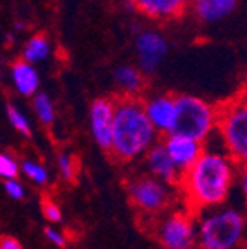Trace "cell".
<instances>
[{
  "instance_id": "8992f818",
  "label": "cell",
  "mask_w": 247,
  "mask_h": 249,
  "mask_svg": "<svg viewBox=\"0 0 247 249\" xmlns=\"http://www.w3.org/2000/svg\"><path fill=\"white\" fill-rule=\"evenodd\" d=\"M128 194H130L131 202L139 210L149 214H156L166 210L171 202V191L168 189V185L152 177L131 180L128 185Z\"/></svg>"
},
{
  "instance_id": "603a6c76",
  "label": "cell",
  "mask_w": 247,
  "mask_h": 249,
  "mask_svg": "<svg viewBox=\"0 0 247 249\" xmlns=\"http://www.w3.org/2000/svg\"><path fill=\"white\" fill-rule=\"evenodd\" d=\"M59 170H61V175L64 177L68 182H73L74 180V161L71 156L68 154H59Z\"/></svg>"
},
{
  "instance_id": "52a82bcc",
  "label": "cell",
  "mask_w": 247,
  "mask_h": 249,
  "mask_svg": "<svg viewBox=\"0 0 247 249\" xmlns=\"http://www.w3.org/2000/svg\"><path fill=\"white\" fill-rule=\"evenodd\" d=\"M158 239L164 249H194L197 232L192 218L183 213L170 214L159 225Z\"/></svg>"
},
{
  "instance_id": "4316f807",
  "label": "cell",
  "mask_w": 247,
  "mask_h": 249,
  "mask_svg": "<svg viewBox=\"0 0 247 249\" xmlns=\"http://www.w3.org/2000/svg\"><path fill=\"white\" fill-rule=\"evenodd\" d=\"M242 191H244V194H247V178H246V175H242Z\"/></svg>"
},
{
  "instance_id": "5bb4252c",
  "label": "cell",
  "mask_w": 247,
  "mask_h": 249,
  "mask_svg": "<svg viewBox=\"0 0 247 249\" xmlns=\"http://www.w3.org/2000/svg\"><path fill=\"white\" fill-rule=\"evenodd\" d=\"M190 5L202 23H218L235 11L239 0H190Z\"/></svg>"
},
{
  "instance_id": "ba28073f",
  "label": "cell",
  "mask_w": 247,
  "mask_h": 249,
  "mask_svg": "<svg viewBox=\"0 0 247 249\" xmlns=\"http://www.w3.org/2000/svg\"><path fill=\"white\" fill-rule=\"evenodd\" d=\"M168 54L164 36L156 31H142L137 36V55L142 74H152Z\"/></svg>"
},
{
  "instance_id": "d6986e66",
  "label": "cell",
  "mask_w": 247,
  "mask_h": 249,
  "mask_svg": "<svg viewBox=\"0 0 247 249\" xmlns=\"http://www.w3.org/2000/svg\"><path fill=\"white\" fill-rule=\"evenodd\" d=\"M21 170H23V173L28 178H31L35 183H38V185H45V183L49 182V173H47V170L42 164L35 163V161H30V160L23 161Z\"/></svg>"
},
{
  "instance_id": "7402d4cb",
  "label": "cell",
  "mask_w": 247,
  "mask_h": 249,
  "mask_svg": "<svg viewBox=\"0 0 247 249\" xmlns=\"http://www.w3.org/2000/svg\"><path fill=\"white\" fill-rule=\"evenodd\" d=\"M42 213L49 222H52V223L62 222L61 208H59L54 201H51V199H43L42 201Z\"/></svg>"
},
{
  "instance_id": "9a60e30c",
  "label": "cell",
  "mask_w": 247,
  "mask_h": 249,
  "mask_svg": "<svg viewBox=\"0 0 247 249\" xmlns=\"http://www.w3.org/2000/svg\"><path fill=\"white\" fill-rule=\"evenodd\" d=\"M12 83H14L16 90L21 95L31 97L38 90L40 76L35 68H33V64H28L24 61H18L12 66Z\"/></svg>"
},
{
  "instance_id": "44dd1931",
  "label": "cell",
  "mask_w": 247,
  "mask_h": 249,
  "mask_svg": "<svg viewBox=\"0 0 247 249\" xmlns=\"http://www.w3.org/2000/svg\"><path fill=\"white\" fill-rule=\"evenodd\" d=\"M19 173V164L12 156L0 152V177L5 180H14Z\"/></svg>"
},
{
  "instance_id": "4fadbf2b",
  "label": "cell",
  "mask_w": 247,
  "mask_h": 249,
  "mask_svg": "<svg viewBox=\"0 0 247 249\" xmlns=\"http://www.w3.org/2000/svg\"><path fill=\"white\" fill-rule=\"evenodd\" d=\"M147 164L149 170L152 171V175L162 183H170V185H180L182 180V173L178 171L171 158L168 156L166 149L162 145V142H156L149 151H147Z\"/></svg>"
},
{
  "instance_id": "3957f363",
  "label": "cell",
  "mask_w": 247,
  "mask_h": 249,
  "mask_svg": "<svg viewBox=\"0 0 247 249\" xmlns=\"http://www.w3.org/2000/svg\"><path fill=\"white\" fill-rule=\"evenodd\" d=\"M218 107L194 95L175 97V123L171 133L194 139L204 144L216 130Z\"/></svg>"
},
{
  "instance_id": "7a4b0ae2",
  "label": "cell",
  "mask_w": 247,
  "mask_h": 249,
  "mask_svg": "<svg viewBox=\"0 0 247 249\" xmlns=\"http://www.w3.org/2000/svg\"><path fill=\"white\" fill-rule=\"evenodd\" d=\"M158 140V132L152 128L139 99L123 97L114 101L111 149L120 161H131L147 152Z\"/></svg>"
},
{
  "instance_id": "5b68a950",
  "label": "cell",
  "mask_w": 247,
  "mask_h": 249,
  "mask_svg": "<svg viewBox=\"0 0 247 249\" xmlns=\"http://www.w3.org/2000/svg\"><path fill=\"white\" fill-rule=\"evenodd\" d=\"M216 130H220L228 158L233 163H246L247 158V106L244 99H235L218 109Z\"/></svg>"
},
{
  "instance_id": "e0dca14e",
  "label": "cell",
  "mask_w": 247,
  "mask_h": 249,
  "mask_svg": "<svg viewBox=\"0 0 247 249\" xmlns=\"http://www.w3.org/2000/svg\"><path fill=\"white\" fill-rule=\"evenodd\" d=\"M51 54V45L45 36L38 35L28 40V43L23 49V61L28 64H36V62L45 61Z\"/></svg>"
},
{
  "instance_id": "d4e9b609",
  "label": "cell",
  "mask_w": 247,
  "mask_h": 249,
  "mask_svg": "<svg viewBox=\"0 0 247 249\" xmlns=\"http://www.w3.org/2000/svg\"><path fill=\"white\" fill-rule=\"evenodd\" d=\"M45 235H47V239H49L52 244L57 246V248H66V239H64V235H62L61 232L51 229V227H47V229H45Z\"/></svg>"
},
{
  "instance_id": "7c38bea8",
  "label": "cell",
  "mask_w": 247,
  "mask_h": 249,
  "mask_svg": "<svg viewBox=\"0 0 247 249\" xmlns=\"http://www.w3.org/2000/svg\"><path fill=\"white\" fill-rule=\"evenodd\" d=\"M130 5L151 19L168 21L180 18L190 5V0H130Z\"/></svg>"
},
{
  "instance_id": "8fae6325",
  "label": "cell",
  "mask_w": 247,
  "mask_h": 249,
  "mask_svg": "<svg viewBox=\"0 0 247 249\" xmlns=\"http://www.w3.org/2000/svg\"><path fill=\"white\" fill-rule=\"evenodd\" d=\"M143 111L158 133H171L175 123V97L171 95H158L143 104Z\"/></svg>"
},
{
  "instance_id": "6da1fadb",
  "label": "cell",
  "mask_w": 247,
  "mask_h": 249,
  "mask_svg": "<svg viewBox=\"0 0 247 249\" xmlns=\"http://www.w3.org/2000/svg\"><path fill=\"white\" fill-rule=\"evenodd\" d=\"M233 164L228 156L220 152H202L180 180V187L190 204L195 208H211L225 202L235 177Z\"/></svg>"
},
{
  "instance_id": "cb8c5ba5",
  "label": "cell",
  "mask_w": 247,
  "mask_h": 249,
  "mask_svg": "<svg viewBox=\"0 0 247 249\" xmlns=\"http://www.w3.org/2000/svg\"><path fill=\"white\" fill-rule=\"evenodd\" d=\"M4 187H5V192L12 199H16V201H19V199L24 197V187L18 180H5Z\"/></svg>"
},
{
  "instance_id": "2e32d148",
  "label": "cell",
  "mask_w": 247,
  "mask_h": 249,
  "mask_svg": "<svg viewBox=\"0 0 247 249\" xmlns=\"http://www.w3.org/2000/svg\"><path fill=\"white\" fill-rule=\"evenodd\" d=\"M114 78H116V83L121 87L126 97L137 99L142 93L143 87H145V78L140 73L139 68L133 66H120L114 73Z\"/></svg>"
},
{
  "instance_id": "ac0fdd59",
  "label": "cell",
  "mask_w": 247,
  "mask_h": 249,
  "mask_svg": "<svg viewBox=\"0 0 247 249\" xmlns=\"http://www.w3.org/2000/svg\"><path fill=\"white\" fill-rule=\"evenodd\" d=\"M33 107L38 116V120L43 124H52L55 120V109L52 104L51 97L47 93H35V101H33Z\"/></svg>"
},
{
  "instance_id": "277c9868",
  "label": "cell",
  "mask_w": 247,
  "mask_h": 249,
  "mask_svg": "<svg viewBox=\"0 0 247 249\" xmlns=\"http://www.w3.org/2000/svg\"><path fill=\"white\" fill-rule=\"evenodd\" d=\"M244 216L235 210H220L208 214L199 225L197 242L202 249H232L244 233Z\"/></svg>"
},
{
  "instance_id": "9c48e42d",
  "label": "cell",
  "mask_w": 247,
  "mask_h": 249,
  "mask_svg": "<svg viewBox=\"0 0 247 249\" xmlns=\"http://www.w3.org/2000/svg\"><path fill=\"white\" fill-rule=\"evenodd\" d=\"M162 145H164L168 156L171 158V161H173L175 166L178 168V171L182 175L187 170H190V166L204 152V144L202 142H197V140L189 139V137L175 135V133H168L166 139L162 140Z\"/></svg>"
},
{
  "instance_id": "ffe728a7",
  "label": "cell",
  "mask_w": 247,
  "mask_h": 249,
  "mask_svg": "<svg viewBox=\"0 0 247 249\" xmlns=\"http://www.w3.org/2000/svg\"><path fill=\"white\" fill-rule=\"evenodd\" d=\"M7 116H9V121L12 123V126H14L18 132L23 133L24 137H31L30 121H28V118L24 116V114L21 113L16 106H9V107H7Z\"/></svg>"
},
{
  "instance_id": "484cf974",
  "label": "cell",
  "mask_w": 247,
  "mask_h": 249,
  "mask_svg": "<svg viewBox=\"0 0 247 249\" xmlns=\"http://www.w3.org/2000/svg\"><path fill=\"white\" fill-rule=\"evenodd\" d=\"M0 249H23V244L16 237L2 235V237H0Z\"/></svg>"
},
{
  "instance_id": "30bf717a",
  "label": "cell",
  "mask_w": 247,
  "mask_h": 249,
  "mask_svg": "<svg viewBox=\"0 0 247 249\" xmlns=\"http://www.w3.org/2000/svg\"><path fill=\"white\" fill-rule=\"evenodd\" d=\"M112 116H114V101L112 99H95L90 106V126L93 139L104 151L111 149Z\"/></svg>"
}]
</instances>
